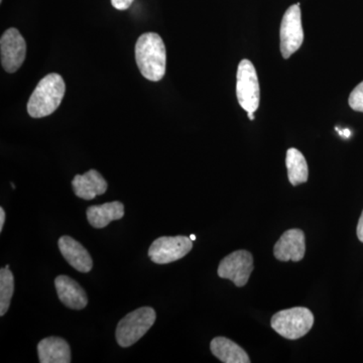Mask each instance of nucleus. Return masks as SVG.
<instances>
[{
	"label": "nucleus",
	"mask_w": 363,
	"mask_h": 363,
	"mask_svg": "<svg viewBox=\"0 0 363 363\" xmlns=\"http://www.w3.org/2000/svg\"><path fill=\"white\" fill-rule=\"evenodd\" d=\"M135 61L143 77L157 82L166 74L167 52L162 39L156 33H145L135 45Z\"/></svg>",
	"instance_id": "1"
},
{
	"label": "nucleus",
	"mask_w": 363,
	"mask_h": 363,
	"mask_svg": "<svg viewBox=\"0 0 363 363\" xmlns=\"http://www.w3.org/2000/svg\"><path fill=\"white\" fill-rule=\"evenodd\" d=\"M64 79L56 73L49 74L40 81L28 104V112L33 118L51 116L62 104L65 95Z\"/></svg>",
	"instance_id": "2"
},
{
	"label": "nucleus",
	"mask_w": 363,
	"mask_h": 363,
	"mask_svg": "<svg viewBox=\"0 0 363 363\" xmlns=\"http://www.w3.org/2000/svg\"><path fill=\"white\" fill-rule=\"evenodd\" d=\"M314 325V315L308 308L295 307L276 313L271 326L277 333L289 340H297L309 333Z\"/></svg>",
	"instance_id": "3"
},
{
	"label": "nucleus",
	"mask_w": 363,
	"mask_h": 363,
	"mask_svg": "<svg viewBox=\"0 0 363 363\" xmlns=\"http://www.w3.org/2000/svg\"><path fill=\"white\" fill-rule=\"evenodd\" d=\"M156 319V311L150 307L138 308L128 313L117 324V343L124 348L133 345L152 328Z\"/></svg>",
	"instance_id": "4"
},
{
	"label": "nucleus",
	"mask_w": 363,
	"mask_h": 363,
	"mask_svg": "<svg viewBox=\"0 0 363 363\" xmlns=\"http://www.w3.org/2000/svg\"><path fill=\"white\" fill-rule=\"evenodd\" d=\"M236 96L238 104L247 112H255L259 109L260 92L257 70L250 60L240 62L238 69Z\"/></svg>",
	"instance_id": "5"
},
{
	"label": "nucleus",
	"mask_w": 363,
	"mask_h": 363,
	"mask_svg": "<svg viewBox=\"0 0 363 363\" xmlns=\"http://www.w3.org/2000/svg\"><path fill=\"white\" fill-rule=\"evenodd\" d=\"M193 240L186 236H162L152 243L149 257L152 262L167 264L183 259L192 250Z\"/></svg>",
	"instance_id": "6"
},
{
	"label": "nucleus",
	"mask_w": 363,
	"mask_h": 363,
	"mask_svg": "<svg viewBox=\"0 0 363 363\" xmlns=\"http://www.w3.org/2000/svg\"><path fill=\"white\" fill-rule=\"evenodd\" d=\"M281 52L284 59H289L300 49L304 42V30L302 26V14L300 6L294 4L286 9L281 21Z\"/></svg>",
	"instance_id": "7"
},
{
	"label": "nucleus",
	"mask_w": 363,
	"mask_h": 363,
	"mask_svg": "<svg viewBox=\"0 0 363 363\" xmlns=\"http://www.w3.org/2000/svg\"><path fill=\"white\" fill-rule=\"evenodd\" d=\"M255 269L252 253L240 250L231 252L221 260L217 274L221 279H230L236 286H245Z\"/></svg>",
	"instance_id": "8"
},
{
	"label": "nucleus",
	"mask_w": 363,
	"mask_h": 363,
	"mask_svg": "<svg viewBox=\"0 0 363 363\" xmlns=\"http://www.w3.org/2000/svg\"><path fill=\"white\" fill-rule=\"evenodd\" d=\"M1 65L7 73H14L21 68L26 55V43L18 28H11L0 40Z\"/></svg>",
	"instance_id": "9"
},
{
	"label": "nucleus",
	"mask_w": 363,
	"mask_h": 363,
	"mask_svg": "<svg viewBox=\"0 0 363 363\" xmlns=\"http://www.w3.org/2000/svg\"><path fill=\"white\" fill-rule=\"evenodd\" d=\"M305 252V234L297 228L285 231L274 247V257L281 262H301Z\"/></svg>",
	"instance_id": "10"
},
{
	"label": "nucleus",
	"mask_w": 363,
	"mask_h": 363,
	"mask_svg": "<svg viewBox=\"0 0 363 363\" xmlns=\"http://www.w3.org/2000/svg\"><path fill=\"white\" fill-rule=\"evenodd\" d=\"M59 250L71 267L80 272H89L93 267L90 253L79 241L70 236H62L59 240Z\"/></svg>",
	"instance_id": "11"
},
{
	"label": "nucleus",
	"mask_w": 363,
	"mask_h": 363,
	"mask_svg": "<svg viewBox=\"0 0 363 363\" xmlns=\"http://www.w3.org/2000/svg\"><path fill=\"white\" fill-rule=\"evenodd\" d=\"M72 187L77 197L84 200H93L97 196L106 192L107 182L96 169H90L83 175H76L72 181Z\"/></svg>",
	"instance_id": "12"
},
{
	"label": "nucleus",
	"mask_w": 363,
	"mask_h": 363,
	"mask_svg": "<svg viewBox=\"0 0 363 363\" xmlns=\"http://www.w3.org/2000/svg\"><path fill=\"white\" fill-rule=\"evenodd\" d=\"M59 300L73 310L84 309L88 304L87 295L77 281L68 276H59L55 279Z\"/></svg>",
	"instance_id": "13"
},
{
	"label": "nucleus",
	"mask_w": 363,
	"mask_h": 363,
	"mask_svg": "<svg viewBox=\"0 0 363 363\" xmlns=\"http://www.w3.org/2000/svg\"><path fill=\"white\" fill-rule=\"evenodd\" d=\"M40 363H70L71 350L65 339L51 336L38 344Z\"/></svg>",
	"instance_id": "14"
},
{
	"label": "nucleus",
	"mask_w": 363,
	"mask_h": 363,
	"mask_svg": "<svg viewBox=\"0 0 363 363\" xmlns=\"http://www.w3.org/2000/svg\"><path fill=\"white\" fill-rule=\"evenodd\" d=\"M88 222L90 225L96 229L104 228L111 222L119 220L124 216V205L119 201L105 203L102 205H95L88 208Z\"/></svg>",
	"instance_id": "15"
},
{
	"label": "nucleus",
	"mask_w": 363,
	"mask_h": 363,
	"mask_svg": "<svg viewBox=\"0 0 363 363\" xmlns=\"http://www.w3.org/2000/svg\"><path fill=\"white\" fill-rule=\"evenodd\" d=\"M210 350L215 357L224 363L250 362L247 351L226 337H215L210 344Z\"/></svg>",
	"instance_id": "16"
},
{
	"label": "nucleus",
	"mask_w": 363,
	"mask_h": 363,
	"mask_svg": "<svg viewBox=\"0 0 363 363\" xmlns=\"http://www.w3.org/2000/svg\"><path fill=\"white\" fill-rule=\"evenodd\" d=\"M286 169H288L289 181L293 186L306 183L309 177L307 161L304 155L297 149L288 150L286 157Z\"/></svg>",
	"instance_id": "17"
},
{
	"label": "nucleus",
	"mask_w": 363,
	"mask_h": 363,
	"mask_svg": "<svg viewBox=\"0 0 363 363\" xmlns=\"http://www.w3.org/2000/svg\"><path fill=\"white\" fill-rule=\"evenodd\" d=\"M14 292V279L9 269H0V316L9 311Z\"/></svg>",
	"instance_id": "18"
},
{
	"label": "nucleus",
	"mask_w": 363,
	"mask_h": 363,
	"mask_svg": "<svg viewBox=\"0 0 363 363\" xmlns=\"http://www.w3.org/2000/svg\"><path fill=\"white\" fill-rule=\"evenodd\" d=\"M348 102L353 111L363 112V81L350 93Z\"/></svg>",
	"instance_id": "19"
},
{
	"label": "nucleus",
	"mask_w": 363,
	"mask_h": 363,
	"mask_svg": "<svg viewBox=\"0 0 363 363\" xmlns=\"http://www.w3.org/2000/svg\"><path fill=\"white\" fill-rule=\"evenodd\" d=\"M135 0H111L112 6L117 11H126L130 9Z\"/></svg>",
	"instance_id": "20"
},
{
	"label": "nucleus",
	"mask_w": 363,
	"mask_h": 363,
	"mask_svg": "<svg viewBox=\"0 0 363 363\" xmlns=\"http://www.w3.org/2000/svg\"><path fill=\"white\" fill-rule=\"evenodd\" d=\"M357 238L363 243V211L357 224Z\"/></svg>",
	"instance_id": "21"
},
{
	"label": "nucleus",
	"mask_w": 363,
	"mask_h": 363,
	"mask_svg": "<svg viewBox=\"0 0 363 363\" xmlns=\"http://www.w3.org/2000/svg\"><path fill=\"white\" fill-rule=\"evenodd\" d=\"M4 221H6V212L1 207L0 208V233H2V229H4Z\"/></svg>",
	"instance_id": "22"
},
{
	"label": "nucleus",
	"mask_w": 363,
	"mask_h": 363,
	"mask_svg": "<svg viewBox=\"0 0 363 363\" xmlns=\"http://www.w3.org/2000/svg\"><path fill=\"white\" fill-rule=\"evenodd\" d=\"M336 130H338L339 135H340L341 136H343V138H350L351 131L350 130H348V128H346V130H339L338 128H336Z\"/></svg>",
	"instance_id": "23"
},
{
	"label": "nucleus",
	"mask_w": 363,
	"mask_h": 363,
	"mask_svg": "<svg viewBox=\"0 0 363 363\" xmlns=\"http://www.w3.org/2000/svg\"><path fill=\"white\" fill-rule=\"evenodd\" d=\"M247 116L250 121H255V112H247Z\"/></svg>",
	"instance_id": "24"
},
{
	"label": "nucleus",
	"mask_w": 363,
	"mask_h": 363,
	"mask_svg": "<svg viewBox=\"0 0 363 363\" xmlns=\"http://www.w3.org/2000/svg\"><path fill=\"white\" fill-rule=\"evenodd\" d=\"M190 238L193 241L196 240V235H195V234H192V235H190Z\"/></svg>",
	"instance_id": "25"
},
{
	"label": "nucleus",
	"mask_w": 363,
	"mask_h": 363,
	"mask_svg": "<svg viewBox=\"0 0 363 363\" xmlns=\"http://www.w3.org/2000/svg\"><path fill=\"white\" fill-rule=\"evenodd\" d=\"M11 187H13V189H16V186H14V184L11 183Z\"/></svg>",
	"instance_id": "26"
},
{
	"label": "nucleus",
	"mask_w": 363,
	"mask_h": 363,
	"mask_svg": "<svg viewBox=\"0 0 363 363\" xmlns=\"http://www.w3.org/2000/svg\"><path fill=\"white\" fill-rule=\"evenodd\" d=\"M0 2H2V0H0Z\"/></svg>",
	"instance_id": "27"
}]
</instances>
